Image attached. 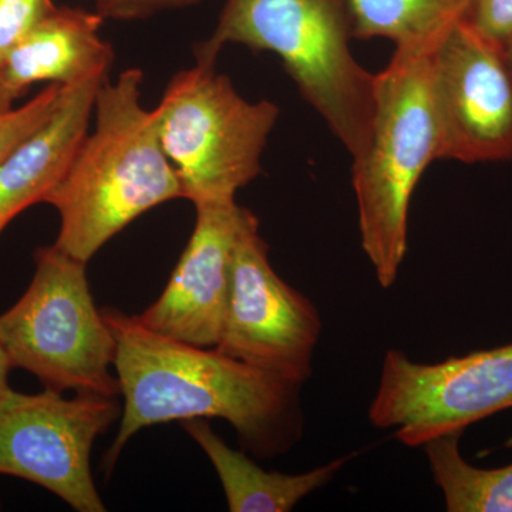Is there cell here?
Wrapping results in <instances>:
<instances>
[{"mask_svg":"<svg viewBox=\"0 0 512 512\" xmlns=\"http://www.w3.org/2000/svg\"><path fill=\"white\" fill-rule=\"evenodd\" d=\"M62 87V84L50 83L28 103L0 114V164L45 123L55 110Z\"/></svg>","mask_w":512,"mask_h":512,"instance_id":"cell-17","label":"cell"},{"mask_svg":"<svg viewBox=\"0 0 512 512\" xmlns=\"http://www.w3.org/2000/svg\"><path fill=\"white\" fill-rule=\"evenodd\" d=\"M56 8L53 0H0V60Z\"/></svg>","mask_w":512,"mask_h":512,"instance_id":"cell-18","label":"cell"},{"mask_svg":"<svg viewBox=\"0 0 512 512\" xmlns=\"http://www.w3.org/2000/svg\"><path fill=\"white\" fill-rule=\"evenodd\" d=\"M252 214L235 244L224 328L215 346L285 382L311 379L322 333L318 309L276 274Z\"/></svg>","mask_w":512,"mask_h":512,"instance_id":"cell-10","label":"cell"},{"mask_svg":"<svg viewBox=\"0 0 512 512\" xmlns=\"http://www.w3.org/2000/svg\"><path fill=\"white\" fill-rule=\"evenodd\" d=\"M13 366L10 363L8 355L5 350L0 346V399L12 392V387L9 386V373L12 372Z\"/></svg>","mask_w":512,"mask_h":512,"instance_id":"cell-21","label":"cell"},{"mask_svg":"<svg viewBox=\"0 0 512 512\" xmlns=\"http://www.w3.org/2000/svg\"><path fill=\"white\" fill-rule=\"evenodd\" d=\"M195 210L194 231L170 281L137 318L167 338L215 348L224 328L235 244L254 212L237 201Z\"/></svg>","mask_w":512,"mask_h":512,"instance_id":"cell-11","label":"cell"},{"mask_svg":"<svg viewBox=\"0 0 512 512\" xmlns=\"http://www.w3.org/2000/svg\"><path fill=\"white\" fill-rule=\"evenodd\" d=\"M356 39L392 40L394 45L443 37L467 19L473 0H348Z\"/></svg>","mask_w":512,"mask_h":512,"instance_id":"cell-16","label":"cell"},{"mask_svg":"<svg viewBox=\"0 0 512 512\" xmlns=\"http://www.w3.org/2000/svg\"><path fill=\"white\" fill-rule=\"evenodd\" d=\"M109 73L64 84L55 110L0 164V235L32 205L45 201L89 133L97 92Z\"/></svg>","mask_w":512,"mask_h":512,"instance_id":"cell-12","label":"cell"},{"mask_svg":"<svg viewBox=\"0 0 512 512\" xmlns=\"http://www.w3.org/2000/svg\"><path fill=\"white\" fill-rule=\"evenodd\" d=\"M153 111L183 198L195 208L235 202L262 174V154L279 119L275 103L244 99L217 64L197 62L174 74Z\"/></svg>","mask_w":512,"mask_h":512,"instance_id":"cell-5","label":"cell"},{"mask_svg":"<svg viewBox=\"0 0 512 512\" xmlns=\"http://www.w3.org/2000/svg\"><path fill=\"white\" fill-rule=\"evenodd\" d=\"M5 111L9 110H6L5 107H3L2 101H0V114L5 113Z\"/></svg>","mask_w":512,"mask_h":512,"instance_id":"cell-23","label":"cell"},{"mask_svg":"<svg viewBox=\"0 0 512 512\" xmlns=\"http://www.w3.org/2000/svg\"><path fill=\"white\" fill-rule=\"evenodd\" d=\"M512 409V343L448 357L439 363L413 362L389 349L369 420L376 429L394 431L407 447Z\"/></svg>","mask_w":512,"mask_h":512,"instance_id":"cell-8","label":"cell"},{"mask_svg":"<svg viewBox=\"0 0 512 512\" xmlns=\"http://www.w3.org/2000/svg\"><path fill=\"white\" fill-rule=\"evenodd\" d=\"M467 19L485 35L507 45L512 35V0H473Z\"/></svg>","mask_w":512,"mask_h":512,"instance_id":"cell-20","label":"cell"},{"mask_svg":"<svg viewBox=\"0 0 512 512\" xmlns=\"http://www.w3.org/2000/svg\"><path fill=\"white\" fill-rule=\"evenodd\" d=\"M141 84L140 69L101 84L93 130L43 201L59 212L60 231L53 245L83 264L141 215L183 198L161 146L154 111L141 104Z\"/></svg>","mask_w":512,"mask_h":512,"instance_id":"cell-2","label":"cell"},{"mask_svg":"<svg viewBox=\"0 0 512 512\" xmlns=\"http://www.w3.org/2000/svg\"><path fill=\"white\" fill-rule=\"evenodd\" d=\"M32 282L0 315V346L13 369L32 373L45 389L119 397L111 375L116 339L94 303L86 266L55 245L33 254Z\"/></svg>","mask_w":512,"mask_h":512,"instance_id":"cell-6","label":"cell"},{"mask_svg":"<svg viewBox=\"0 0 512 512\" xmlns=\"http://www.w3.org/2000/svg\"><path fill=\"white\" fill-rule=\"evenodd\" d=\"M430 90L437 160H512V62L503 43L460 20L431 50Z\"/></svg>","mask_w":512,"mask_h":512,"instance_id":"cell-9","label":"cell"},{"mask_svg":"<svg viewBox=\"0 0 512 512\" xmlns=\"http://www.w3.org/2000/svg\"><path fill=\"white\" fill-rule=\"evenodd\" d=\"M104 18L56 8L0 60V101L6 110L35 83L70 84L109 73L114 50L100 35Z\"/></svg>","mask_w":512,"mask_h":512,"instance_id":"cell-13","label":"cell"},{"mask_svg":"<svg viewBox=\"0 0 512 512\" xmlns=\"http://www.w3.org/2000/svg\"><path fill=\"white\" fill-rule=\"evenodd\" d=\"M505 47H507L508 56H510L512 62V35L510 36V39H508L507 45H505Z\"/></svg>","mask_w":512,"mask_h":512,"instance_id":"cell-22","label":"cell"},{"mask_svg":"<svg viewBox=\"0 0 512 512\" xmlns=\"http://www.w3.org/2000/svg\"><path fill=\"white\" fill-rule=\"evenodd\" d=\"M184 430L210 458L231 512H288L325 487L355 457L336 458L302 474L266 471L245 451L229 447L205 419L183 421Z\"/></svg>","mask_w":512,"mask_h":512,"instance_id":"cell-14","label":"cell"},{"mask_svg":"<svg viewBox=\"0 0 512 512\" xmlns=\"http://www.w3.org/2000/svg\"><path fill=\"white\" fill-rule=\"evenodd\" d=\"M463 431L443 434L424 444L434 483L448 512H512V464L480 468L460 451Z\"/></svg>","mask_w":512,"mask_h":512,"instance_id":"cell-15","label":"cell"},{"mask_svg":"<svg viewBox=\"0 0 512 512\" xmlns=\"http://www.w3.org/2000/svg\"><path fill=\"white\" fill-rule=\"evenodd\" d=\"M121 413L117 397L12 390L0 399V476L40 485L79 512L106 511L92 451Z\"/></svg>","mask_w":512,"mask_h":512,"instance_id":"cell-7","label":"cell"},{"mask_svg":"<svg viewBox=\"0 0 512 512\" xmlns=\"http://www.w3.org/2000/svg\"><path fill=\"white\" fill-rule=\"evenodd\" d=\"M116 339L123 396L119 433L107 453V471L138 431L168 421L222 419L242 447L258 458L281 456L303 433L301 387L225 355L148 329L137 315L101 309Z\"/></svg>","mask_w":512,"mask_h":512,"instance_id":"cell-1","label":"cell"},{"mask_svg":"<svg viewBox=\"0 0 512 512\" xmlns=\"http://www.w3.org/2000/svg\"><path fill=\"white\" fill-rule=\"evenodd\" d=\"M352 37L348 0H225L194 55L197 63L217 64L227 45L274 53L353 158L372 130L376 74L352 55Z\"/></svg>","mask_w":512,"mask_h":512,"instance_id":"cell-3","label":"cell"},{"mask_svg":"<svg viewBox=\"0 0 512 512\" xmlns=\"http://www.w3.org/2000/svg\"><path fill=\"white\" fill-rule=\"evenodd\" d=\"M440 40L396 46L386 69L376 74L369 140L352 158L360 241L384 289L396 282L406 256L413 192L437 161L430 55Z\"/></svg>","mask_w":512,"mask_h":512,"instance_id":"cell-4","label":"cell"},{"mask_svg":"<svg viewBox=\"0 0 512 512\" xmlns=\"http://www.w3.org/2000/svg\"><path fill=\"white\" fill-rule=\"evenodd\" d=\"M201 0H96V12L101 18L143 20L168 10L187 9Z\"/></svg>","mask_w":512,"mask_h":512,"instance_id":"cell-19","label":"cell"}]
</instances>
